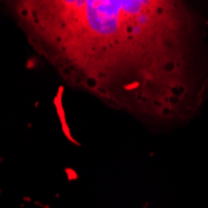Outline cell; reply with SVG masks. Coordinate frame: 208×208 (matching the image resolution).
<instances>
[{
  "label": "cell",
  "mask_w": 208,
  "mask_h": 208,
  "mask_svg": "<svg viewBox=\"0 0 208 208\" xmlns=\"http://www.w3.org/2000/svg\"><path fill=\"white\" fill-rule=\"evenodd\" d=\"M6 6L71 87L156 127L208 100L207 21L176 0H20Z\"/></svg>",
  "instance_id": "6da1fadb"
}]
</instances>
